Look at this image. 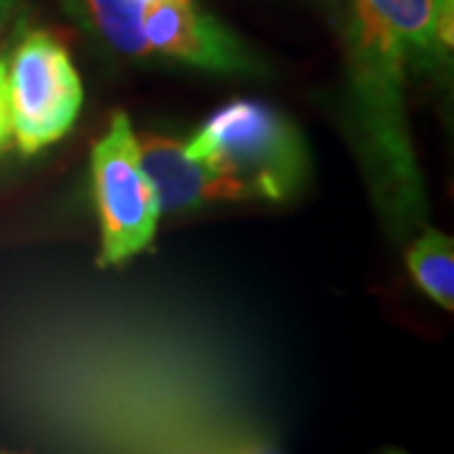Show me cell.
<instances>
[{"instance_id":"cell-1","label":"cell","mask_w":454,"mask_h":454,"mask_svg":"<svg viewBox=\"0 0 454 454\" xmlns=\"http://www.w3.org/2000/svg\"><path fill=\"white\" fill-rule=\"evenodd\" d=\"M452 0H351L343 20L348 119L391 235L427 220V187L406 119V79L452 64Z\"/></svg>"},{"instance_id":"cell-2","label":"cell","mask_w":454,"mask_h":454,"mask_svg":"<svg viewBox=\"0 0 454 454\" xmlns=\"http://www.w3.org/2000/svg\"><path fill=\"white\" fill-rule=\"evenodd\" d=\"M184 149L262 202H283L301 192L310 172L309 146L291 116L253 98L215 109L184 139Z\"/></svg>"},{"instance_id":"cell-3","label":"cell","mask_w":454,"mask_h":454,"mask_svg":"<svg viewBox=\"0 0 454 454\" xmlns=\"http://www.w3.org/2000/svg\"><path fill=\"white\" fill-rule=\"evenodd\" d=\"M5 71L13 145L33 157L74 129L83 106L82 76L64 41L46 28L20 35Z\"/></svg>"},{"instance_id":"cell-4","label":"cell","mask_w":454,"mask_h":454,"mask_svg":"<svg viewBox=\"0 0 454 454\" xmlns=\"http://www.w3.org/2000/svg\"><path fill=\"white\" fill-rule=\"evenodd\" d=\"M91 192L101 230L98 268L124 265L145 253L162 212L124 112L114 114L106 134L91 149Z\"/></svg>"},{"instance_id":"cell-5","label":"cell","mask_w":454,"mask_h":454,"mask_svg":"<svg viewBox=\"0 0 454 454\" xmlns=\"http://www.w3.org/2000/svg\"><path fill=\"white\" fill-rule=\"evenodd\" d=\"M149 56L235 76H260L265 66L223 20L197 0H154L142 18Z\"/></svg>"},{"instance_id":"cell-6","label":"cell","mask_w":454,"mask_h":454,"mask_svg":"<svg viewBox=\"0 0 454 454\" xmlns=\"http://www.w3.org/2000/svg\"><path fill=\"white\" fill-rule=\"evenodd\" d=\"M139 145V160L157 197L160 212H192L215 202H253V192L240 182L212 169L192 157L182 139L146 131Z\"/></svg>"},{"instance_id":"cell-7","label":"cell","mask_w":454,"mask_h":454,"mask_svg":"<svg viewBox=\"0 0 454 454\" xmlns=\"http://www.w3.org/2000/svg\"><path fill=\"white\" fill-rule=\"evenodd\" d=\"M66 11L79 20L104 49L121 59H152L146 49L142 18L146 5L139 0H61Z\"/></svg>"},{"instance_id":"cell-8","label":"cell","mask_w":454,"mask_h":454,"mask_svg":"<svg viewBox=\"0 0 454 454\" xmlns=\"http://www.w3.org/2000/svg\"><path fill=\"white\" fill-rule=\"evenodd\" d=\"M406 268L427 298L454 310V240L450 235L422 227L406 247Z\"/></svg>"},{"instance_id":"cell-9","label":"cell","mask_w":454,"mask_h":454,"mask_svg":"<svg viewBox=\"0 0 454 454\" xmlns=\"http://www.w3.org/2000/svg\"><path fill=\"white\" fill-rule=\"evenodd\" d=\"M217 442L225 454H283L273 439L250 429H235L227 434H217Z\"/></svg>"},{"instance_id":"cell-10","label":"cell","mask_w":454,"mask_h":454,"mask_svg":"<svg viewBox=\"0 0 454 454\" xmlns=\"http://www.w3.org/2000/svg\"><path fill=\"white\" fill-rule=\"evenodd\" d=\"M13 145V116H11V97H8V71L5 59H0V157Z\"/></svg>"},{"instance_id":"cell-11","label":"cell","mask_w":454,"mask_h":454,"mask_svg":"<svg viewBox=\"0 0 454 454\" xmlns=\"http://www.w3.org/2000/svg\"><path fill=\"white\" fill-rule=\"evenodd\" d=\"M160 454H225L217 434H202V437H182L169 442Z\"/></svg>"},{"instance_id":"cell-12","label":"cell","mask_w":454,"mask_h":454,"mask_svg":"<svg viewBox=\"0 0 454 454\" xmlns=\"http://www.w3.org/2000/svg\"><path fill=\"white\" fill-rule=\"evenodd\" d=\"M18 0H0V33L5 28V23L11 20L13 16V11H16Z\"/></svg>"},{"instance_id":"cell-13","label":"cell","mask_w":454,"mask_h":454,"mask_svg":"<svg viewBox=\"0 0 454 454\" xmlns=\"http://www.w3.org/2000/svg\"><path fill=\"white\" fill-rule=\"evenodd\" d=\"M379 454H409V452H404V450H399V447H384V450H381V452Z\"/></svg>"},{"instance_id":"cell-14","label":"cell","mask_w":454,"mask_h":454,"mask_svg":"<svg viewBox=\"0 0 454 454\" xmlns=\"http://www.w3.org/2000/svg\"><path fill=\"white\" fill-rule=\"evenodd\" d=\"M139 3H145V5H152V3H154V0H139Z\"/></svg>"},{"instance_id":"cell-15","label":"cell","mask_w":454,"mask_h":454,"mask_svg":"<svg viewBox=\"0 0 454 454\" xmlns=\"http://www.w3.org/2000/svg\"><path fill=\"white\" fill-rule=\"evenodd\" d=\"M0 454H20V452H8V450H0Z\"/></svg>"}]
</instances>
